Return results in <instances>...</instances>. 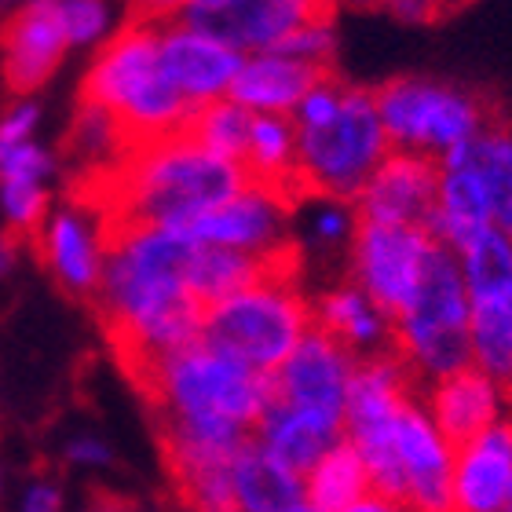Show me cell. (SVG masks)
Instances as JSON below:
<instances>
[{"mask_svg":"<svg viewBox=\"0 0 512 512\" xmlns=\"http://www.w3.org/2000/svg\"><path fill=\"white\" fill-rule=\"evenodd\" d=\"M194 238L169 227H118L103 235V275L96 286L99 319L132 381L183 344L198 341L205 304L191 286Z\"/></svg>","mask_w":512,"mask_h":512,"instance_id":"obj_1","label":"cell"},{"mask_svg":"<svg viewBox=\"0 0 512 512\" xmlns=\"http://www.w3.org/2000/svg\"><path fill=\"white\" fill-rule=\"evenodd\" d=\"M158 41L161 22H128L81 85V99L103 107L121 128L125 150L180 132L194 110L161 70Z\"/></svg>","mask_w":512,"mask_h":512,"instance_id":"obj_2","label":"cell"},{"mask_svg":"<svg viewBox=\"0 0 512 512\" xmlns=\"http://www.w3.org/2000/svg\"><path fill=\"white\" fill-rule=\"evenodd\" d=\"M297 169L308 198L352 202L392 150L370 88L344 85L341 103L319 121H293Z\"/></svg>","mask_w":512,"mask_h":512,"instance_id":"obj_3","label":"cell"},{"mask_svg":"<svg viewBox=\"0 0 512 512\" xmlns=\"http://www.w3.org/2000/svg\"><path fill=\"white\" fill-rule=\"evenodd\" d=\"M311 326V300L293 278H264L209 304L198 341L271 374Z\"/></svg>","mask_w":512,"mask_h":512,"instance_id":"obj_4","label":"cell"},{"mask_svg":"<svg viewBox=\"0 0 512 512\" xmlns=\"http://www.w3.org/2000/svg\"><path fill=\"white\" fill-rule=\"evenodd\" d=\"M374 103L395 150H421L432 158H443L447 150L487 128L509 125V114L491 92H472L421 77H395L374 88Z\"/></svg>","mask_w":512,"mask_h":512,"instance_id":"obj_5","label":"cell"},{"mask_svg":"<svg viewBox=\"0 0 512 512\" xmlns=\"http://www.w3.org/2000/svg\"><path fill=\"white\" fill-rule=\"evenodd\" d=\"M392 326L399 352L425 384L472 363L465 278H461L458 253L443 238H436V246L428 249L414 297Z\"/></svg>","mask_w":512,"mask_h":512,"instance_id":"obj_6","label":"cell"},{"mask_svg":"<svg viewBox=\"0 0 512 512\" xmlns=\"http://www.w3.org/2000/svg\"><path fill=\"white\" fill-rule=\"evenodd\" d=\"M454 253L469 297L472 363L512 406V238L491 224Z\"/></svg>","mask_w":512,"mask_h":512,"instance_id":"obj_7","label":"cell"},{"mask_svg":"<svg viewBox=\"0 0 512 512\" xmlns=\"http://www.w3.org/2000/svg\"><path fill=\"white\" fill-rule=\"evenodd\" d=\"M432 246L436 235L425 227L352 216V282L395 322L414 297Z\"/></svg>","mask_w":512,"mask_h":512,"instance_id":"obj_8","label":"cell"},{"mask_svg":"<svg viewBox=\"0 0 512 512\" xmlns=\"http://www.w3.org/2000/svg\"><path fill=\"white\" fill-rule=\"evenodd\" d=\"M341 0H187L172 22L194 26L235 52H271L304 26H330Z\"/></svg>","mask_w":512,"mask_h":512,"instance_id":"obj_9","label":"cell"},{"mask_svg":"<svg viewBox=\"0 0 512 512\" xmlns=\"http://www.w3.org/2000/svg\"><path fill=\"white\" fill-rule=\"evenodd\" d=\"M439 172L443 161L421 150H388L363 191L352 198L355 220L384 224H414L436 235L439 213Z\"/></svg>","mask_w":512,"mask_h":512,"instance_id":"obj_10","label":"cell"},{"mask_svg":"<svg viewBox=\"0 0 512 512\" xmlns=\"http://www.w3.org/2000/svg\"><path fill=\"white\" fill-rule=\"evenodd\" d=\"M355 359L315 322L300 344L267 374V403L319 410V414L344 417V399L352 384Z\"/></svg>","mask_w":512,"mask_h":512,"instance_id":"obj_11","label":"cell"},{"mask_svg":"<svg viewBox=\"0 0 512 512\" xmlns=\"http://www.w3.org/2000/svg\"><path fill=\"white\" fill-rule=\"evenodd\" d=\"M70 37L59 19V0H22L0 33L4 81L11 92H37L63 63Z\"/></svg>","mask_w":512,"mask_h":512,"instance_id":"obj_12","label":"cell"},{"mask_svg":"<svg viewBox=\"0 0 512 512\" xmlns=\"http://www.w3.org/2000/svg\"><path fill=\"white\" fill-rule=\"evenodd\" d=\"M392 447L406 480V509H450V461L454 450L417 406L406 399L392 417Z\"/></svg>","mask_w":512,"mask_h":512,"instance_id":"obj_13","label":"cell"},{"mask_svg":"<svg viewBox=\"0 0 512 512\" xmlns=\"http://www.w3.org/2000/svg\"><path fill=\"white\" fill-rule=\"evenodd\" d=\"M286 209L275 202L271 194L246 187V191L231 194L227 202L205 209V213L183 220V224L169 227L176 235L194 238V242H209V246H227V249H246V253H267V249L289 242L286 235Z\"/></svg>","mask_w":512,"mask_h":512,"instance_id":"obj_14","label":"cell"},{"mask_svg":"<svg viewBox=\"0 0 512 512\" xmlns=\"http://www.w3.org/2000/svg\"><path fill=\"white\" fill-rule=\"evenodd\" d=\"M158 52L161 70L172 81V88L194 107L227 96V85L242 66V52L183 22H161Z\"/></svg>","mask_w":512,"mask_h":512,"instance_id":"obj_15","label":"cell"},{"mask_svg":"<svg viewBox=\"0 0 512 512\" xmlns=\"http://www.w3.org/2000/svg\"><path fill=\"white\" fill-rule=\"evenodd\" d=\"M512 483V417L454 447L450 461V509L491 512L505 509Z\"/></svg>","mask_w":512,"mask_h":512,"instance_id":"obj_16","label":"cell"},{"mask_svg":"<svg viewBox=\"0 0 512 512\" xmlns=\"http://www.w3.org/2000/svg\"><path fill=\"white\" fill-rule=\"evenodd\" d=\"M333 74H337L333 63H311V59H297L286 52H253L235 70L227 96L249 110L293 114L304 92Z\"/></svg>","mask_w":512,"mask_h":512,"instance_id":"obj_17","label":"cell"},{"mask_svg":"<svg viewBox=\"0 0 512 512\" xmlns=\"http://www.w3.org/2000/svg\"><path fill=\"white\" fill-rule=\"evenodd\" d=\"M37 242L48 271L59 278V286L92 297L103 275V231L92 224L81 209H59L55 216H44L37 227Z\"/></svg>","mask_w":512,"mask_h":512,"instance_id":"obj_18","label":"cell"},{"mask_svg":"<svg viewBox=\"0 0 512 512\" xmlns=\"http://www.w3.org/2000/svg\"><path fill=\"white\" fill-rule=\"evenodd\" d=\"M253 439L271 454V458L282 461L289 472L308 476L311 465H315L337 439H344V417L319 414V410H300V406L267 403L260 421H256Z\"/></svg>","mask_w":512,"mask_h":512,"instance_id":"obj_19","label":"cell"},{"mask_svg":"<svg viewBox=\"0 0 512 512\" xmlns=\"http://www.w3.org/2000/svg\"><path fill=\"white\" fill-rule=\"evenodd\" d=\"M311 322H315L319 330L330 333L333 341L341 344L355 363H359V359H377V355L399 352L392 319H388L355 282L352 286L322 293V297L311 304Z\"/></svg>","mask_w":512,"mask_h":512,"instance_id":"obj_20","label":"cell"},{"mask_svg":"<svg viewBox=\"0 0 512 512\" xmlns=\"http://www.w3.org/2000/svg\"><path fill=\"white\" fill-rule=\"evenodd\" d=\"M498 399L502 395L494 381L476 363L458 366L428 384V410H432V421L450 443V450L469 443L476 432L498 421Z\"/></svg>","mask_w":512,"mask_h":512,"instance_id":"obj_21","label":"cell"},{"mask_svg":"<svg viewBox=\"0 0 512 512\" xmlns=\"http://www.w3.org/2000/svg\"><path fill=\"white\" fill-rule=\"evenodd\" d=\"M231 487H235V509H256V512L308 509V502H304V476L289 472L256 439H246L235 450V458H231Z\"/></svg>","mask_w":512,"mask_h":512,"instance_id":"obj_22","label":"cell"},{"mask_svg":"<svg viewBox=\"0 0 512 512\" xmlns=\"http://www.w3.org/2000/svg\"><path fill=\"white\" fill-rule=\"evenodd\" d=\"M304 502L308 509L337 512V509H388L370 487V472H366L363 454L355 450L348 436L337 439L326 454H322L311 472L304 476Z\"/></svg>","mask_w":512,"mask_h":512,"instance_id":"obj_23","label":"cell"},{"mask_svg":"<svg viewBox=\"0 0 512 512\" xmlns=\"http://www.w3.org/2000/svg\"><path fill=\"white\" fill-rule=\"evenodd\" d=\"M491 224V202H487V191H483V180L476 176V169L465 161H443L436 238H443L450 249H458Z\"/></svg>","mask_w":512,"mask_h":512,"instance_id":"obj_24","label":"cell"},{"mask_svg":"<svg viewBox=\"0 0 512 512\" xmlns=\"http://www.w3.org/2000/svg\"><path fill=\"white\" fill-rule=\"evenodd\" d=\"M439 161H465L476 169L483 191H487V202H491L494 227H502L512 238V125L487 128L480 136L447 150Z\"/></svg>","mask_w":512,"mask_h":512,"instance_id":"obj_25","label":"cell"},{"mask_svg":"<svg viewBox=\"0 0 512 512\" xmlns=\"http://www.w3.org/2000/svg\"><path fill=\"white\" fill-rule=\"evenodd\" d=\"M0 209H4V220H8V227L15 235H37V227L48 216L44 180H15V176H4L0 180Z\"/></svg>","mask_w":512,"mask_h":512,"instance_id":"obj_26","label":"cell"},{"mask_svg":"<svg viewBox=\"0 0 512 512\" xmlns=\"http://www.w3.org/2000/svg\"><path fill=\"white\" fill-rule=\"evenodd\" d=\"M59 19L70 44H92L107 33L110 11L107 0H59Z\"/></svg>","mask_w":512,"mask_h":512,"instance_id":"obj_27","label":"cell"},{"mask_svg":"<svg viewBox=\"0 0 512 512\" xmlns=\"http://www.w3.org/2000/svg\"><path fill=\"white\" fill-rule=\"evenodd\" d=\"M52 172V154L37 147L33 139H22L15 147L0 150V180L15 176V180H48Z\"/></svg>","mask_w":512,"mask_h":512,"instance_id":"obj_28","label":"cell"},{"mask_svg":"<svg viewBox=\"0 0 512 512\" xmlns=\"http://www.w3.org/2000/svg\"><path fill=\"white\" fill-rule=\"evenodd\" d=\"M41 121V107L37 103H15V107L0 118V150L4 147H15L22 139H33V128Z\"/></svg>","mask_w":512,"mask_h":512,"instance_id":"obj_29","label":"cell"},{"mask_svg":"<svg viewBox=\"0 0 512 512\" xmlns=\"http://www.w3.org/2000/svg\"><path fill=\"white\" fill-rule=\"evenodd\" d=\"M355 4L395 11L399 19H414V22H439V19H447V15H443V0H355Z\"/></svg>","mask_w":512,"mask_h":512,"instance_id":"obj_30","label":"cell"},{"mask_svg":"<svg viewBox=\"0 0 512 512\" xmlns=\"http://www.w3.org/2000/svg\"><path fill=\"white\" fill-rule=\"evenodd\" d=\"M187 0H132L128 22H172Z\"/></svg>","mask_w":512,"mask_h":512,"instance_id":"obj_31","label":"cell"},{"mask_svg":"<svg viewBox=\"0 0 512 512\" xmlns=\"http://www.w3.org/2000/svg\"><path fill=\"white\" fill-rule=\"evenodd\" d=\"M63 505V494L55 483H33L30 491L22 494V509L26 512H55Z\"/></svg>","mask_w":512,"mask_h":512,"instance_id":"obj_32","label":"cell"},{"mask_svg":"<svg viewBox=\"0 0 512 512\" xmlns=\"http://www.w3.org/2000/svg\"><path fill=\"white\" fill-rule=\"evenodd\" d=\"M66 458L74 461V465H107L110 447L99 443V439H74L70 450H66Z\"/></svg>","mask_w":512,"mask_h":512,"instance_id":"obj_33","label":"cell"},{"mask_svg":"<svg viewBox=\"0 0 512 512\" xmlns=\"http://www.w3.org/2000/svg\"><path fill=\"white\" fill-rule=\"evenodd\" d=\"M348 227H352V216L341 213V209H326V213L319 216L315 231H319V238H344Z\"/></svg>","mask_w":512,"mask_h":512,"instance_id":"obj_34","label":"cell"},{"mask_svg":"<svg viewBox=\"0 0 512 512\" xmlns=\"http://www.w3.org/2000/svg\"><path fill=\"white\" fill-rule=\"evenodd\" d=\"M15 267V235H0V278Z\"/></svg>","mask_w":512,"mask_h":512,"instance_id":"obj_35","label":"cell"},{"mask_svg":"<svg viewBox=\"0 0 512 512\" xmlns=\"http://www.w3.org/2000/svg\"><path fill=\"white\" fill-rule=\"evenodd\" d=\"M472 0H443V15H454V11L469 8Z\"/></svg>","mask_w":512,"mask_h":512,"instance_id":"obj_36","label":"cell"},{"mask_svg":"<svg viewBox=\"0 0 512 512\" xmlns=\"http://www.w3.org/2000/svg\"><path fill=\"white\" fill-rule=\"evenodd\" d=\"M22 0H0V19H4V15H11V11L19 8Z\"/></svg>","mask_w":512,"mask_h":512,"instance_id":"obj_37","label":"cell"},{"mask_svg":"<svg viewBox=\"0 0 512 512\" xmlns=\"http://www.w3.org/2000/svg\"><path fill=\"white\" fill-rule=\"evenodd\" d=\"M0 483H4V480H0Z\"/></svg>","mask_w":512,"mask_h":512,"instance_id":"obj_38","label":"cell"}]
</instances>
